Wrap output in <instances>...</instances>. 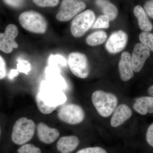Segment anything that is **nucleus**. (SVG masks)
<instances>
[{"label": "nucleus", "instance_id": "obj_1", "mask_svg": "<svg viewBox=\"0 0 153 153\" xmlns=\"http://www.w3.org/2000/svg\"><path fill=\"white\" fill-rule=\"evenodd\" d=\"M37 107L44 114L53 112L59 105L67 100L66 94L60 88L54 85L44 82L36 96Z\"/></svg>", "mask_w": 153, "mask_h": 153}, {"label": "nucleus", "instance_id": "obj_2", "mask_svg": "<svg viewBox=\"0 0 153 153\" xmlns=\"http://www.w3.org/2000/svg\"><path fill=\"white\" fill-rule=\"evenodd\" d=\"M118 98L116 95L101 90H96L91 95V101L100 116L109 117L117 106Z\"/></svg>", "mask_w": 153, "mask_h": 153}, {"label": "nucleus", "instance_id": "obj_3", "mask_svg": "<svg viewBox=\"0 0 153 153\" xmlns=\"http://www.w3.org/2000/svg\"><path fill=\"white\" fill-rule=\"evenodd\" d=\"M36 125L32 119L26 117L19 119L14 124L11 138L13 142L18 145L27 143L32 140L35 131Z\"/></svg>", "mask_w": 153, "mask_h": 153}, {"label": "nucleus", "instance_id": "obj_4", "mask_svg": "<svg viewBox=\"0 0 153 153\" xmlns=\"http://www.w3.org/2000/svg\"><path fill=\"white\" fill-rule=\"evenodd\" d=\"M20 25L31 33L44 34L47 29V20L42 15L34 11L24 12L19 17Z\"/></svg>", "mask_w": 153, "mask_h": 153}, {"label": "nucleus", "instance_id": "obj_5", "mask_svg": "<svg viewBox=\"0 0 153 153\" xmlns=\"http://www.w3.org/2000/svg\"><path fill=\"white\" fill-rule=\"evenodd\" d=\"M85 112L82 107L74 103H68L61 107L57 117L62 122L71 125L81 123L85 118Z\"/></svg>", "mask_w": 153, "mask_h": 153}, {"label": "nucleus", "instance_id": "obj_6", "mask_svg": "<svg viewBox=\"0 0 153 153\" xmlns=\"http://www.w3.org/2000/svg\"><path fill=\"white\" fill-rule=\"evenodd\" d=\"M95 19V14L91 10L78 14L71 22L70 30L72 36L76 38L82 37L92 27Z\"/></svg>", "mask_w": 153, "mask_h": 153}, {"label": "nucleus", "instance_id": "obj_7", "mask_svg": "<svg viewBox=\"0 0 153 153\" xmlns=\"http://www.w3.org/2000/svg\"><path fill=\"white\" fill-rule=\"evenodd\" d=\"M85 2L81 0H62L56 19L60 22L70 21L86 8Z\"/></svg>", "mask_w": 153, "mask_h": 153}, {"label": "nucleus", "instance_id": "obj_8", "mask_svg": "<svg viewBox=\"0 0 153 153\" xmlns=\"http://www.w3.org/2000/svg\"><path fill=\"white\" fill-rule=\"evenodd\" d=\"M68 63L71 72L76 77L85 79L89 75V64L84 54L78 52L70 53L68 55Z\"/></svg>", "mask_w": 153, "mask_h": 153}, {"label": "nucleus", "instance_id": "obj_9", "mask_svg": "<svg viewBox=\"0 0 153 153\" xmlns=\"http://www.w3.org/2000/svg\"><path fill=\"white\" fill-rule=\"evenodd\" d=\"M19 34L17 26L10 24L7 26L4 33H0V50L6 54L12 52L14 49L19 47L16 41V38Z\"/></svg>", "mask_w": 153, "mask_h": 153}, {"label": "nucleus", "instance_id": "obj_10", "mask_svg": "<svg viewBox=\"0 0 153 153\" xmlns=\"http://www.w3.org/2000/svg\"><path fill=\"white\" fill-rule=\"evenodd\" d=\"M128 41L127 34L118 30L112 33L106 41L105 48L111 54H116L125 49Z\"/></svg>", "mask_w": 153, "mask_h": 153}, {"label": "nucleus", "instance_id": "obj_11", "mask_svg": "<svg viewBox=\"0 0 153 153\" xmlns=\"http://www.w3.org/2000/svg\"><path fill=\"white\" fill-rule=\"evenodd\" d=\"M150 55V50L142 43H137L134 47L131 57L134 72L141 71L146 60Z\"/></svg>", "mask_w": 153, "mask_h": 153}, {"label": "nucleus", "instance_id": "obj_12", "mask_svg": "<svg viewBox=\"0 0 153 153\" xmlns=\"http://www.w3.org/2000/svg\"><path fill=\"white\" fill-rule=\"evenodd\" d=\"M36 129L39 140L46 144L52 143L60 136V132L58 129L50 127L44 123H38Z\"/></svg>", "mask_w": 153, "mask_h": 153}, {"label": "nucleus", "instance_id": "obj_13", "mask_svg": "<svg viewBox=\"0 0 153 153\" xmlns=\"http://www.w3.org/2000/svg\"><path fill=\"white\" fill-rule=\"evenodd\" d=\"M133 112L127 105L122 103L117 107L110 120L112 127L117 128L128 120L132 116Z\"/></svg>", "mask_w": 153, "mask_h": 153}, {"label": "nucleus", "instance_id": "obj_14", "mask_svg": "<svg viewBox=\"0 0 153 153\" xmlns=\"http://www.w3.org/2000/svg\"><path fill=\"white\" fill-rule=\"evenodd\" d=\"M119 71L121 79L128 81L133 77L134 70L132 66L131 55L128 52H123L119 62Z\"/></svg>", "mask_w": 153, "mask_h": 153}, {"label": "nucleus", "instance_id": "obj_15", "mask_svg": "<svg viewBox=\"0 0 153 153\" xmlns=\"http://www.w3.org/2000/svg\"><path fill=\"white\" fill-rule=\"evenodd\" d=\"M79 138L74 135L65 136L57 141L56 147L60 153H71L79 146Z\"/></svg>", "mask_w": 153, "mask_h": 153}, {"label": "nucleus", "instance_id": "obj_16", "mask_svg": "<svg viewBox=\"0 0 153 153\" xmlns=\"http://www.w3.org/2000/svg\"><path fill=\"white\" fill-rule=\"evenodd\" d=\"M133 107L134 110L141 115L153 113V97L143 96L136 99Z\"/></svg>", "mask_w": 153, "mask_h": 153}, {"label": "nucleus", "instance_id": "obj_17", "mask_svg": "<svg viewBox=\"0 0 153 153\" xmlns=\"http://www.w3.org/2000/svg\"><path fill=\"white\" fill-rule=\"evenodd\" d=\"M134 14L137 19L139 27L143 32H150L153 29V26L147 14L141 6L137 5L134 9Z\"/></svg>", "mask_w": 153, "mask_h": 153}, {"label": "nucleus", "instance_id": "obj_18", "mask_svg": "<svg viewBox=\"0 0 153 153\" xmlns=\"http://www.w3.org/2000/svg\"><path fill=\"white\" fill-rule=\"evenodd\" d=\"M95 3L101 9L104 15L109 18L110 21L116 19L118 14L117 7L108 0H96Z\"/></svg>", "mask_w": 153, "mask_h": 153}, {"label": "nucleus", "instance_id": "obj_19", "mask_svg": "<svg viewBox=\"0 0 153 153\" xmlns=\"http://www.w3.org/2000/svg\"><path fill=\"white\" fill-rule=\"evenodd\" d=\"M107 38V35L104 31H96L88 36L86 42L89 46H97L104 43Z\"/></svg>", "mask_w": 153, "mask_h": 153}, {"label": "nucleus", "instance_id": "obj_20", "mask_svg": "<svg viewBox=\"0 0 153 153\" xmlns=\"http://www.w3.org/2000/svg\"><path fill=\"white\" fill-rule=\"evenodd\" d=\"M140 41L153 52V33L143 32L139 36Z\"/></svg>", "mask_w": 153, "mask_h": 153}, {"label": "nucleus", "instance_id": "obj_21", "mask_svg": "<svg viewBox=\"0 0 153 153\" xmlns=\"http://www.w3.org/2000/svg\"><path fill=\"white\" fill-rule=\"evenodd\" d=\"M109 18L103 15L100 16L92 25L93 29H107L109 27Z\"/></svg>", "mask_w": 153, "mask_h": 153}, {"label": "nucleus", "instance_id": "obj_22", "mask_svg": "<svg viewBox=\"0 0 153 153\" xmlns=\"http://www.w3.org/2000/svg\"><path fill=\"white\" fill-rule=\"evenodd\" d=\"M18 153H42L41 149L32 144L22 145L17 150Z\"/></svg>", "mask_w": 153, "mask_h": 153}, {"label": "nucleus", "instance_id": "obj_23", "mask_svg": "<svg viewBox=\"0 0 153 153\" xmlns=\"http://www.w3.org/2000/svg\"><path fill=\"white\" fill-rule=\"evenodd\" d=\"M35 4L41 7H56L58 4L59 0H33Z\"/></svg>", "mask_w": 153, "mask_h": 153}, {"label": "nucleus", "instance_id": "obj_24", "mask_svg": "<svg viewBox=\"0 0 153 153\" xmlns=\"http://www.w3.org/2000/svg\"><path fill=\"white\" fill-rule=\"evenodd\" d=\"M76 153H108L104 148L99 146L88 147L77 151Z\"/></svg>", "mask_w": 153, "mask_h": 153}, {"label": "nucleus", "instance_id": "obj_25", "mask_svg": "<svg viewBox=\"0 0 153 153\" xmlns=\"http://www.w3.org/2000/svg\"><path fill=\"white\" fill-rule=\"evenodd\" d=\"M60 63L63 66L66 64V61L65 58L60 55H52L49 58V63L50 64L53 63Z\"/></svg>", "mask_w": 153, "mask_h": 153}, {"label": "nucleus", "instance_id": "obj_26", "mask_svg": "<svg viewBox=\"0 0 153 153\" xmlns=\"http://www.w3.org/2000/svg\"><path fill=\"white\" fill-rule=\"evenodd\" d=\"M18 68L21 72H27L30 71V65L27 61L19 59L18 60Z\"/></svg>", "mask_w": 153, "mask_h": 153}, {"label": "nucleus", "instance_id": "obj_27", "mask_svg": "<svg viewBox=\"0 0 153 153\" xmlns=\"http://www.w3.org/2000/svg\"><path fill=\"white\" fill-rule=\"evenodd\" d=\"M146 138L148 144L153 148V123L148 127Z\"/></svg>", "mask_w": 153, "mask_h": 153}, {"label": "nucleus", "instance_id": "obj_28", "mask_svg": "<svg viewBox=\"0 0 153 153\" xmlns=\"http://www.w3.org/2000/svg\"><path fill=\"white\" fill-rule=\"evenodd\" d=\"M144 10L147 16L153 19V0H149L146 2Z\"/></svg>", "mask_w": 153, "mask_h": 153}, {"label": "nucleus", "instance_id": "obj_29", "mask_svg": "<svg viewBox=\"0 0 153 153\" xmlns=\"http://www.w3.org/2000/svg\"><path fill=\"white\" fill-rule=\"evenodd\" d=\"M7 74V68L5 60L0 55V79H4Z\"/></svg>", "mask_w": 153, "mask_h": 153}, {"label": "nucleus", "instance_id": "obj_30", "mask_svg": "<svg viewBox=\"0 0 153 153\" xmlns=\"http://www.w3.org/2000/svg\"><path fill=\"white\" fill-rule=\"evenodd\" d=\"M4 1L7 4L13 7H20L23 4L22 0H4Z\"/></svg>", "mask_w": 153, "mask_h": 153}, {"label": "nucleus", "instance_id": "obj_31", "mask_svg": "<svg viewBox=\"0 0 153 153\" xmlns=\"http://www.w3.org/2000/svg\"><path fill=\"white\" fill-rule=\"evenodd\" d=\"M18 75V71L17 70H15V69H13L11 70L10 73L9 75V77L10 79H13L15 76H17Z\"/></svg>", "mask_w": 153, "mask_h": 153}, {"label": "nucleus", "instance_id": "obj_32", "mask_svg": "<svg viewBox=\"0 0 153 153\" xmlns=\"http://www.w3.org/2000/svg\"><path fill=\"white\" fill-rule=\"evenodd\" d=\"M147 91L148 94L153 97V85H151L148 88Z\"/></svg>", "mask_w": 153, "mask_h": 153}, {"label": "nucleus", "instance_id": "obj_33", "mask_svg": "<svg viewBox=\"0 0 153 153\" xmlns=\"http://www.w3.org/2000/svg\"><path fill=\"white\" fill-rule=\"evenodd\" d=\"M1 128H0V136H1Z\"/></svg>", "mask_w": 153, "mask_h": 153}]
</instances>
